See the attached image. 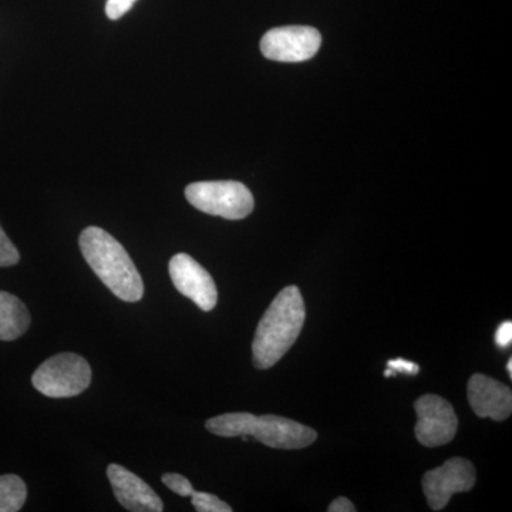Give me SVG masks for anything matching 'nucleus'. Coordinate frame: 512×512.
<instances>
[{
	"label": "nucleus",
	"mask_w": 512,
	"mask_h": 512,
	"mask_svg": "<svg viewBox=\"0 0 512 512\" xmlns=\"http://www.w3.org/2000/svg\"><path fill=\"white\" fill-rule=\"evenodd\" d=\"M92 382V367L74 353H60L37 367L32 376L37 392L53 399L73 397L83 393Z\"/></svg>",
	"instance_id": "39448f33"
},
{
	"label": "nucleus",
	"mask_w": 512,
	"mask_h": 512,
	"mask_svg": "<svg viewBox=\"0 0 512 512\" xmlns=\"http://www.w3.org/2000/svg\"><path fill=\"white\" fill-rule=\"evenodd\" d=\"M191 503L198 512H232V507L220 500L217 495L194 491Z\"/></svg>",
	"instance_id": "4468645a"
},
{
	"label": "nucleus",
	"mask_w": 512,
	"mask_h": 512,
	"mask_svg": "<svg viewBox=\"0 0 512 512\" xmlns=\"http://www.w3.org/2000/svg\"><path fill=\"white\" fill-rule=\"evenodd\" d=\"M168 271L177 291L191 299L201 311L210 312L215 308L218 302L217 285L207 269L202 268L192 256L174 255Z\"/></svg>",
	"instance_id": "1a4fd4ad"
},
{
	"label": "nucleus",
	"mask_w": 512,
	"mask_h": 512,
	"mask_svg": "<svg viewBox=\"0 0 512 512\" xmlns=\"http://www.w3.org/2000/svg\"><path fill=\"white\" fill-rule=\"evenodd\" d=\"M161 480L173 493L180 495V497H191V494L194 493L190 480L180 476V474L167 473L161 477Z\"/></svg>",
	"instance_id": "dca6fc26"
},
{
	"label": "nucleus",
	"mask_w": 512,
	"mask_h": 512,
	"mask_svg": "<svg viewBox=\"0 0 512 512\" xmlns=\"http://www.w3.org/2000/svg\"><path fill=\"white\" fill-rule=\"evenodd\" d=\"M507 372H508V376L512 377V359L508 360Z\"/></svg>",
	"instance_id": "412c9836"
},
{
	"label": "nucleus",
	"mask_w": 512,
	"mask_h": 512,
	"mask_svg": "<svg viewBox=\"0 0 512 512\" xmlns=\"http://www.w3.org/2000/svg\"><path fill=\"white\" fill-rule=\"evenodd\" d=\"M329 512H355L356 507L352 501L348 500L346 497H339L336 500L332 501V504L329 505Z\"/></svg>",
	"instance_id": "aec40b11"
},
{
	"label": "nucleus",
	"mask_w": 512,
	"mask_h": 512,
	"mask_svg": "<svg viewBox=\"0 0 512 512\" xmlns=\"http://www.w3.org/2000/svg\"><path fill=\"white\" fill-rule=\"evenodd\" d=\"M30 315L25 303L9 292L0 291V340H16L25 335Z\"/></svg>",
	"instance_id": "f8f14e48"
},
{
	"label": "nucleus",
	"mask_w": 512,
	"mask_h": 512,
	"mask_svg": "<svg viewBox=\"0 0 512 512\" xmlns=\"http://www.w3.org/2000/svg\"><path fill=\"white\" fill-rule=\"evenodd\" d=\"M511 342L512 323L508 320V322H504L503 325L498 328L497 333H495V343H497L498 348H508Z\"/></svg>",
	"instance_id": "6ab92c4d"
},
{
	"label": "nucleus",
	"mask_w": 512,
	"mask_h": 512,
	"mask_svg": "<svg viewBox=\"0 0 512 512\" xmlns=\"http://www.w3.org/2000/svg\"><path fill=\"white\" fill-rule=\"evenodd\" d=\"M137 0H107L106 15L111 20H119L130 12Z\"/></svg>",
	"instance_id": "f3484780"
},
{
	"label": "nucleus",
	"mask_w": 512,
	"mask_h": 512,
	"mask_svg": "<svg viewBox=\"0 0 512 512\" xmlns=\"http://www.w3.org/2000/svg\"><path fill=\"white\" fill-rule=\"evenodd\" d=\"M468 402L481 419L507 420L512 412L511 389L493 377L474 375L468 382Z\"/></svg>",
	"instance_id": "9b49d317"
},
{
	"label": "nucleus",
	"mask_w": 512,
	"mask_h": 512,
	"mask_svg": "<svg viewBox=\"0 0 512 512\" xmlns=\"http://www.w3.org/2000/svg\"><path fill=\"white\" fill-rule=\"evenodd\" d=\"M322 45L318 30L309 26H284L266 32L261 52L266 59L282 63H299L312 59Z\"/></svg>",
	"instance_id": "6e6552de"
},
{
	"label": "nucleus",
	"mask_w": 512,
	"mask_h": 512,
	"mask_svg": "<svg viewBox=\"0 0 512 512\" xmlns=\"http://www.w3.org/2000/svg\"><path fill=\"white\" fill-rule=\"evenodd\" d=\"M28 497L25 481L15 474L0 476V512L22 510Z\"/></svg>",
	"instance_id": "ddd939ff"
},
{
	"label": "nucleus",
	"mask_w": 512,
	"mask_h": 512,
	"mask_svg": "<svg viewBox=\"0 0 512 512\" xmlns=\"http://www.w3.org/2000/svg\"><path fill=\"white\" fill-rule=\"evenodd\" d=\"M111 487L117 501L128 511L133 512H161L164 504L156 491L141 480L136 474L128 471L119 464H110L107 468Z\"/></svg>",
	"instance_id": "9d476101"
},
{
	"label": "nucleus",
	"mask_w": 512,
	"mask_h": 512,
	"mask_svg": "<svg viewBox=\"0 0 512 512\" xmlns=\"http://www.w3.org/2000/svg\"><path fill=\"white\" fill-rule=\"evenodd\" d=\"M192 207L225 220H244L254 211V195L238 181H201L185 188Z\"/></svg>",
	"instance_id": "20e7f679"
},
{
	"label": "nucleus",
	"mask_w": 512,
	"mask_h": 512,
	"mask_svg": "<svg viewBox=\"0 0 512 512\" xmlns=\"http://www.w3.org/2000/svg\"><path fill=\"white\" fill-rule=\"evenodd\" d=\"M87 264L107 288L124 302H138L144 284L133 259L123 245L99 227L84 229L79 239Z\"/></svg>",
	"instance_id": "f03ea898"
},
{
	"label": "nucleus",
	"mask_w": 512,
	"mask_h": 512,
	"mask_svg": "<svg viewBox=\"0 0 512 512\" xmlns=\"http://www.w3.org/2000/svg\"><path fill=\"white\" fill-rule=\"evenodd\" d=\"M417 424L414 427L416 439L424 447L434 448L450 443L458 429L457 414L453 406L436 394L421 396L414 403Z\"/></svg>",
	"instance_id": "0eeeda50"
},
{
	"label": "nucleus",
	"mask_w": 512,
	"mask_h": 512,
	"mask_svg": "<svg viewBox=\"0 0 512 512\" xmlns=\"http://www.w3.org/2000/svg\"><path fill=\"white\" fill-rule=\"evenodd\" d=\"M210 433L220 437H254L259 443L278 450H299L311 446L318 439V433L311 427L286 417L251 413H227L212 417L205 423Z\"/></svg>",
	"instance_id": "7ed1b4c3"
},
{
	"label": "nucleus",
	"mask_w": 512,
	"mask_h": 512,
	"mask_svg": "<svg viewBox=\"0 0 512 512\" xmlns=\"http://www.w3.org/2000/svg\"><path fill=\"white\" fill-rule=\"evenodd\" d=\"M476 485V468L466 458L454 457L443 466L427 471L423 491L431 510L441 511L456 493H467Z\"/></svg>",
	"instance_id": "423d86ee"
},
{
	"label": "nucleus",
	"mask_w": 512,
	"mask_h": 512,
	"mask_svg": "<svg viewBox=\"0 0 512 512\" xmlns=\"http://www.w3.org/2000/svg\"><path fill=\"white\" fill-rule=\"evenodd\" d=\"M387 367L393 370L394 373H407V375H417L419 373L420 367L416 365L414 362H410V360L406 359H394L389 360L387 362Z\"/></svg>",
	"instance_id": "a211bd4d"
},
{
	"label": "nucleus",
	"mask_w": 512,
	"mask_h": 512,
	"mask_svg": "<svg viewBox=\"0 0 512 512\" xmlns=\"http://www.w3.org/2000/svg\"><path fill=\"white\" fill-rule=\"evenodd\" d=\"M20 255L18 249L12 244V241L5 234L2 227H0V266L8 268L19 264Z\"/></svg>",
	"instance_id": "2eb2a0df"
},
{
	"label": "nucleus",
	"mask_w": 512,
	"mask_h": 512,
	"mask_svg": "<svg viewBox=\"0 0 512 512\" xmlns=\"http://www.w3.org/2000/svg\"><path fill=\"white\" fill-rule=\"evenodd\" d=\"M305 318L301 291L288 286L279 292L256 328L252 343L254 366L261 370L275 366L298 340Z\"/></svg>",
	"instance_id": "f257e3e1"
}]
</instances>
